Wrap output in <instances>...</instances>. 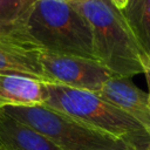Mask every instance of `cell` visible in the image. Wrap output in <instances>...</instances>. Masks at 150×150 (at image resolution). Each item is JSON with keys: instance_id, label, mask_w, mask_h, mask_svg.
Segmentation results:
<instances>
[{"instance_id": "obj_1", "label": "cell", "mask_w": 150, "mask_h": 150, "mask_svg": "<svg viewBox=\"0 0 150 150\" xmlns=\"http://www.w3.org/2000/svg\"><path fill=\"white\" fill-rule=\"evenodd\" d=\"M88 21L96 60L114 76L131 77L143 73L141 53L122 11L110 0H68Z\"/></svg>"}, {"instance_id": "obj_2", "label": "cell", "mask_w": 150, "mask_h": 150, "mask_svg": "<svg viewBox=\"0 0 150 150\" xmlns=\"http://www.w3.org/2000/svg\"><path fill=\"white\" fill-rule=\"evenodd\" d=\"M46 87L48 98L45 107L121 139L137 150L149 149V131L134 117L104 101L96 93L52 83H46Z\"/></svg>"}, {"instance_id": "obj_3", "label": "cell", "mask_w": 150, "mask_h": 150, "mask_svg": "<svg viewBox=\"0 0 150 150\" xmlns=\"http://www.w3.org/2000/svg\"><path fill=\"white\" fill-rule=\"evenodd\" d=\"M27 33L40 50L96 60L91 28L68 0H35Z\"/></svg>"}, {"instance_id": "obj_4", "label": "cell", "mask_w": 150, "mask_h": 150, "mask_svg": "<svg viewBox=\"0 0 150 150\" xmlns=\"http://www.w3.org/2000/svg\"><path fill=\"white\" fill-rule=\"evenodd\" d=\"M2 112L28 125L61 150H129L136 149L105 132L45 105L5 107Z\"/></svg>"}, {"instance_id": "obj_5", "label": "cell", "mask_w": 150, "mask_h": 150, "mask_svg": "<svg viewBox=\"0 0 150 150\" xmlns=\"http://www.w3.org/2000/svg\"><path fill=\"white\" fill-rule=\"evenodd\" d=\"M40 62L47 83L98 93L102 86L114 76L102 63L80 56L41 50Z\"/></svg>"}, {"instance_id": "obj_6", "label": "cell", "mask_w": 150, "mask_h": 150, "mask_svg": "<svg viewBox=\"0 0 150 150\" xmlns=\"http://www.w3.org/2000/svg\"><path fill=\"white\" fill-rule=\"evenodd\" d=\"M96 94L104 101L134 117L150 134V105L148 93L136 87L130 77L111 76Z\"/></svg>"}, {"instance_id": "obj_7", "label": "cell", "mask_w": 150, "mask_h": 150, "mask_svg": "<svg viewBox=\"0 0 150 150\" xmlns=\"http://www.w3.org/2000/svg\"><path fill=\"white\" fill-rule=\"evenodd\" d=\"M47 98L46 82L25 75L0 73V109L43 105Z\"/></svg>"}, {"instance_id": "obj_8", "label": "cell", "mask_w": 150, "mask_h": 150, "mask_svg": "<svg viewBox=\"0 0 150 150\" xmlns=\"http://www.w3.org/2000/svg\"><path fill=\"white\" fill-rule=\"evenodd\" d=\"M34 2L35 0H0V41L39 49L27 33V20Z\"/></svg>"}, {"instance_id": "obj_9", "label": "cell", "mask_w": 150, "mask_h": 150, "mask_svg": "<svg viewBox=\"0 0 150 150\" xmlns=\"http://www.w3.org/2000/svg\"><path fill=\"white\" fill-rule=\"evenodd\" d=\"M0 150H61L47 137L1 110Z\"/></svg>"}, {"instance_id": "obj_10", "label": "cell", "mask_w": 150, "mask_h": 150, "mask_svg": "<svg viewBox=\"0 0 150 150\" xmlns=\"http://www.w3.org/2000/svg\"><path fill=\"white\" fill-rule=\"evenodd\" d=\"M40 52L21 45L0 41V73L25 75L47 83L40 62Z\"/></svg>"}, {"instance_id": "obj_11", "label": "cell", "mask_w": 150, "mask_h": 150, "mask_svg": "<svg viewBox=\"0 0 150 150\" xmlns=\"http://www.w3.org/2000/svg\"><path fill=\"white\" fill-rule=\"evenodd\" d=\"M122 14L138 46L150 56V0H130Z\"/></svg>"}, {"instance_id": "obj_12", "label": "cell", "mask_w": 150, "mask_h": 150, "mask_svg": "<svg viewBox=\"0 0 150 150\" xmlns=\"http://www.w3.org/2000/svg\"><path fill=\"white\" fill-rule=\"evenodd\" d=\"M141 63L143 67V74L145 75L146 83H148V98H149V105H150V56L146 55L144 52L141 53Z\"/></svg>"}, {"instance_id": "obj_13", "label": "cell", "mask_w": 150, "mask_h": 150, "mask_svg": "<svg viewBox=\"0 0 150 150\" xmlns=\"http://www.w3.org/2000/svg\"><path fill=\"white\" fill-rule=\"evenodd\" d=\"M110 1L114 4V6L116 8H118L120 11H123L128 6V4H129L130 0H110Z\"/></svg>"}, {"instance_id": "obj_14", "label": "cell", "mask_w": 150, "mask_h": 150, "mask_svg": "<svg viewBox=\"0 0 150 150\" xmlns=\"http://www.w3.org/2000/svg\"><path fill=\"white\" fill-rule=\"evenodd\" d=\"M129 150H137V149H129Z\"/></svg>"}, {"instance_id": "obj_15", "label": "cell", "mask_w": 150, "mask_h": 150, "mask_svg": "<svg viewBox=\"0 0 150 150\" xmlns=\"http://www.w3.org/2000/svg\"><path fill=\"white\" fill-rule=\"evenodd\" d=\"M0 115H1V109H0Z\"/></svg>"}, {"instance_id": "obj_16", "label": "cell", "mask_w": 150, "mask_h": 150, "mask_svg": "<svg viewBox=\"0 0 150 150\" xmlns=\"http://www.w3.org/2000/svg\"><path fill=\"white\" fill-rule=\"evenodd\" d=\"M148 150H150V146H149V149H148Z\"/></svg>"}]
</instances>
